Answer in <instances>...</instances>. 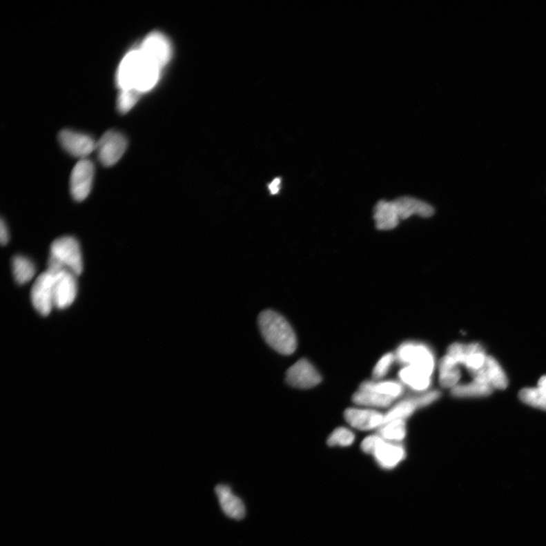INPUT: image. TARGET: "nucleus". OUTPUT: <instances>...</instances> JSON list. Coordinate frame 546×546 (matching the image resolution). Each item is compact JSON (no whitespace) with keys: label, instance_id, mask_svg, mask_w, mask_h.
Here are the masks:
<instances>
[{"label":"nucleus","instance_id":"nucleus-1","mask_svg":"<svg viewBox=\"0 0 546 546\" xmlns=\"http://www.w3.org/2000/svg\"><path fill=\"white\" fill-rule=\"evenodd\" d=\"M162 68L146 58L139 49L128 51L118 67L117 84L120 90H135L141 94L155 88Z\"/></svg>","mask_w":546,"mask_h":546},{"label":"nucleus","instance_id":"nucleus-2","mask_svg":"<svg viewBox=\"0 0 546 546\" xmlns=\"http://www.w3.org/2000/svg\"><path fill=\"white\" fill-rule=\"evenodd\" d=\"M261 335L271 348L282 355H291L297 349L298 340L293 328L281 314L266 310L259 315Z\"/></svg>","mask_w":546,"mask_h":546},{"label":"nucleus","instance_id":"nucleus-3","mask_svg":"<svg viewBox=\"0 0 546 546\" xmlns=\"http://www.w3.org/2000/svg\"><path fill=\"white\" fill-rule=\"evenodd\" d=\"M83 268L80 244L75 237H61L52 243L47 271L55 275L66 270L79 276L82 273Z\"/></svg>","mask_w":546,"mask_h":546},{"label":"nucleus","instance_id":"nucleus-4","mask_svg":"<svg viewBox=\"0 0 546 546\" xmlns=\"http://www.w3.org/2000/svg\"><path fill=\"white\" fill-rule=\"evenodd\" d=\"M396 361L402 367L413 366L430 375L436 369V357L431 348L425 343L407 341L398 346L395 352Z\"/></svg>","mask_w":546,"mask_h":546},{"label":"nucleus","instance_id":"nucleus-5","mask_svg":"<svg viewBox=\"0 0 546 546\" xmlns=\"http://www.w3.org/2000/svg\"><path fill=\"white\" fill-rule=\"evenodd\" d=\"M128 148L126 136L117 130H110L97 142L96 150L99 162L106 167L117 164Z\"/></svg>","mask_w":546,"mask_h":546},{"label":"nucleus","instance_id":"nucleus-6","mask_svg":"<svg viewBox=\"0 0 546 546\" xmlns=\"http://www.w3.org/2000/svg\"><path fill=\"white\" fill-rule=\"evenodd\" d=\"M138 49L146 58L162 69L171 59V43L164 34L159 32L146 36Z\"/></svg>","mask_w":546,"mask_h":546},{"label":"nucleus","instance_id":"nucleus-7","mask_svg":"<svg viewBox=\"0 0 546 546\" xmlns=\"http://www.w3.org/2000/svg\"><path fill=\"white\" fill-rule=\"evenodd\" d=\"M95 172L94 164L88 159H81L73 168L70 177V191L76 202H83L90 195Z\"/></svg>","mask_w":546,"mask_h":546},{"label":"nucleus","instance_id":"nucleus-8","mask_svg":"<svg viewBox=\"0 0 546 546\" xmlns=\"http://www.w3.org/2000/svg\"><path fill=\"white\" fill-rule=\"evenodd\" d=\"M53 275L46 271L37 277L35 280L30 298L35 310L42 315L48 316L55 306V293H53Z\"/></svg>","mask_w":546,"mask_h":546},{"label":"nucleus","instance_id":"nucleus-9","mask_svg":"<svg viewBox=\"0 0 546 546\" xmlns=\"http://www.w3.org/2000/svg\"><path fill=\"white\" fill-rule=\"evenodd\" d=\"M322 381V376L309 360L302 358L288 369L286 382L289 386L301 389L317 387Z\"/></svg>","mask_w":546,"mask_h":546},{"label":"nucleus","instance_id":"nucleus-10","mask_svg":"<svg viewBox=\"0 0 546 546\" xmlns=\"http://www.w3.org/2000/svg\"><path fill=\"white\" fill-rule=\"evenodd\" d=\"M58 140L63 148L73 157L86 159L96 150L97 142L91 136L70 129L61 130Z\"/></svg>","mask_w":546,"mask_h":546},{"label":"nucleus","instance_id":"nucleus-11","mask_svg":"<svg viewBox=\"0 0 546 546\" xmlns=\"http://www.w3.org/2000/svg\"><path fill=\"white\" fill-rule=\"evenodd\" d=\"M53 293L55 306L58 309H65L72 305L78 293L77 275L70 271L64 270L53 275Z\"/></svg>","mask_w":546,"mask_h":546},{"label":"nucleus","instance_id":"nucleus-12","mask_svg":"<svg viewBox=\"0 0 546 546\" xmlns=\"http://www.w3.org/2000/svg\"><path fill=\"white\" fill-rule=\"evenodd\" d=\"M344 419L352 427L369 431L379 429L384 422V414L371 409L351 407L344 412Z\"/></svg>","mask_w":546,"mask_h":546},{"label":"nucleus","instance_id":"nucleus-13","mask_svg":"<svg viewBox=\"0 0 546 546\" xmlns=\"http://www.w3.org/2000/svg\"><path fill=\"white\" fill-rule=\"evenodd\" d=\"M471 374L474 380L487 383L494 389H505L509 384L503 369L491 356L487 357L485 364L479 371Z\"/></svg>","mask_w":546,"mask_h":546},{"label":"nucleus","instance_id":"nucleus-14","mask_svg":"<svg viewBox=\"0 0 546 546\" xmlns=\"http://www.w3.org/2000/svg\"><path fill=\"white\" fill-rule=\"evenodd\" d=\"M392 202L395 204L400 220L409 219L415 215L420 217L429 218L433 217L435 213L431 205L416 198L402 197Z\"/></svg>","mask_w":546,"mask_h":546},{"label":"nucleus","instance_id":"nucleus-15","mask_svg":"<svg viewBox=\"0 0 546 546\" xmlns=\"http://www.w3.org/2000/svg\"><path fill=\"white\" fill-rule=\"evenodd\" d=\"M398 378L404 386L418 393L429 391L431 387L433 376L413 366L402 367Z\"/></svg>","mask_w":546,"mask_h":546},{"label":"nucleus","instance_id":"nucleus-16","mask_svg":"<svg viewBox=\"0 0 546 546\" xmlns=\"http://www.w3.org/2000/svg\"><path fill=\"white\" fill-rule=\"evenodd\" d=\"M222 509L228 517L242 520L245 517L246 510L242 500L233 494L232 489L224 484L215 488Z\"/></svg>","mask_w":546,"mask_h":546},{"label":"nucleus","instance_id":"nucleus-17","mask_svg":"<svg viewBox=\"0 0 546 546\" xmlns=\"http://www.w3.org/2000/svg\"><path fill=\"white\" fill-rule=\"evenodd\" d=\"M378 463L383 468H394L404 459L405 449L401 443H394L384 440L373 453Z\"/></svg>","mask_w":546,"mask_h":546},{"label":"nucleus","instance_id":"nucleus-18","mask_svg":"<svg viewBox=\"0 0 546 546\" xmlns=\"http://www.w3.org/2000/svg\"><path fill=\"white\" fill-rule=\"evenodd\" d=\"M373 219L376 228L382 231L394 229L401 221L393 202L384 201V199L376 205Z\"/></svg>","mask_w":546,"mask_h":546},{"label":"nucleus","instance_id":"nucleus-19","mask_svg":"<svg viewBox=\"0 0 546 546\" xmlns=\"http://www.w3.org/2000/svg\"><path fill=\"white\" fill-rule=\"evenodd\" d=\"M359 389L374 391L395 401L404 394V386L396 380H370L361 383Z\"/></svg>","mask_w":546,"mask_h":546},{"label":"nucleus","instance_id":"nucleus-20","mask_svg":"<svg viewBox=\"0 0 546 546\" xmlns=\"http://www.w3.org/2000/svg\"><path fill=\"white\" fill-rule=\"evenodd\" d=\"M440 383L441 387L446 389H453L458 384L461 373L458 364L455 360L446 355L440 361Z\"/></svg>","mask_w":546,"mask_h":546},{"label":"nucleus","instance_id":"nucleus-21","mask_svg":"<svg viewBox=\"0 0 546 546\" xmlns=\"http://www.w3.org/2000/svg\"><path fill=\"white\" fill-rule=\"evenodd\" d=\"M353 402L367 409H384L394 402L391 398L376 393L374 391L359 389L352 397Z\"/></svg>","mask_w":546,"mask_h":546},{"label":"nucleus","instance_id":"nucleus-22","mask_svg":"<svg viewBox=\"0 0 546 546\" xmlns=\"http://www.w3.org/2000/svg\"><path fill=\"white\" fill-rule=\"evenodd\" d=\"M12 265L14 278L18 284H26L34 278L36 273L35 265L28 257L21 255L14 256Z\"/></svg>","mask_w":546,"mask_h":546},{"label":"nucleus","instance_id":"nucleus-23","mask_svg":"<svg viewBox=\"0 0 546 546\" xmlns=\"http://www.w3.org/2000/svg\"><path fill=\"white\" fill-rule=\"evenodd\" d=\"M494 388L490 384L474 380L471 383L458 384L451 389L453 396L457 398L485 397L489 396Z\"/></svg>","mask_w":546,"mask_h":546},{"label":"nucleus","instance_id":"nucleus-24","mask_svg":"<svg viewBox=\"0 0 546 546\" xmlns=\"http://www.w3.org/2000/svg\"><path fill=\"white\" fill-rule=\"evenodd\" d=\"M384 441L401 443L407 435L406 420H392L384 424L379 429L378 433Z\"/></svg>","mask_w":546,"mask_h":546},{"label":"nucleus","instance_id":"nucleus-25","mask_svg":"<svg viewBox=\"0 0 546 546\" xmlns=\"http://www.w3.org/2000/svg\"><path fill=\"white\" fill-rule=\"evenodd\" d=\"M418 409H420V407L415 402L413 398L412 397L407 398L391 407L389 411L384 413V424L392 420H406V419L412 416L413 413Z\"/></svg>","mask_w":546,"mask_h":546},{"label":"nucleus","instance_id":"nucleus-26","mask_svg":"<svg viewBox=\"0 0 546 546\" xmlns=\"http://www.w3.org/2000/svg\"><path fill=\"white\" fill-rule=\"evenodd\" d=\"M482 349V346L478 343L468 344L454 343L449 346L447 355L455 360L458 364L465 365L469 355Z\"/></svg>","mask_w":546,"mask_h":546},{"label":"nucleus","instance_id":"nucleus-27","mask_svg":"<svg viewBox=\"0 0 546 546\" xmlns=\"http://www.w3.org/2000/svg\"><path fill=\"white\" fill-rule=\"evenodd\" d=\"M519 398L527 404L546 411V392L540 387L522 389Z\"/></svg>","mask_w":546,"mask_h":546},{"label":"nucleus","instance_id":"nucleus-28","mask_svg":"<svg viewBox=\"0 0 546 546\" xmlns=\"http://www.w3.org/2000/svg\"><path fill=\"white\" fill-rule=\"evenodd\" d=\"M140 92L135 90H122L117 98V107L121 114H126L139 101Z\"/></svg>","mask_w":546,"mask_h":546},{"label":"nucleus","instance_id":"nucleus-29","mask_svg":"<svg viewBox=\"0 0 546 546\" xmlns=\"http://www.w3.org/2000/svg\"><path fill=\"white\" fill-rule=\"evenodd\" d=\"M355 440V435L351 430L345 427H338L329 436L327 444L329 446L348 447Z\"/></svg>","mask_w":546,"mask_h":546},{"label":"nucleus","instance_id":"nucleus-30","mask_svg":"<svg viewBox=\"0 0 546 546\" xmlns=\"http://www.w3.org/2000/svg\"><path fill=\"white\" fill-rule=\"evenodd\" d=\"M395 353L388 352L379 360L373 370L374 380H381L391 370L392 365L396 362Z\"/></svg>","mask_w":546,"mask_h":546},{"label":"nucleus","instance_id":"nucleus-31","mask_svg":"<svg viewBox=\"0 0 546 546\" xmlns=\"http://www.w3.org/2000/svg\"><path fill=\"white\" fill-rule=\"evenodd\" d=\"M487 357L484 349L476 351L468 356L465 366L471 373L478 371L485 364Z\"/></svg>","mask_w":546,"mask_h":546},{"label":"nucleus","instance_id":"nucleus-32","mask_svg":"<svg viewBox=\"0 0 546 546\" xmlns=\"http://www.w3.org/2000/svg\"><path fill=\"white\" fill-rule=\"evenodd\" d=\"M440 396L441 392L440 391L429 390L427 391L422 392V393H418V395L413 396L412 398H413L415 402L417 403L420 409H421V407H425L433 404L438 398H440Z\"/></svg>","mask_w":546,"mask_h":546},{"label":"nucleus","instance_id":"nucleus-33","mask_svg":"<svg viewBox=\"0 0 546 546\" xmlns=\"http://www.w3.org/2000/svg\"><path fill=\"white\" fill-rule=\"evenodd\" d=\"M383 440V438L378 434L367 436L361 443V449L369 455H373L374 451L378 445Z\"/></svg>","mask_w":546,"mask_h":546},{"label":"nucleus","instance_id":"nucleus-34","mask_svg":"<svg viewBox=\"0 0 546 546\" xmlns=\"http://www.w3.org/2000/svg\"><path fill=\"white\" fill-rule=\"evenodd\" d=\"M10 240L9 229H8L6 222L2 219L0 223V242L3 245L7 244Z\"/></svg>","mask_w":546,"mask_h":546},{"label":"nucleus","instance_id":"nucleus-35","mask_svg":"<svg viewBox=\"0 0 546 546\" xmlns=\"http://www.w3.org/2000/svg\"><path fill=\"white\" fill-rule=\"evenodd\" d=\"M281 186V179H275L270 184H269V190L271 191V195H277L279 193Z\"/></svg>","mask_w":546,"mask_h":546},{"label":"nucleus","instance_id":"nucleus-36","mask_svg":"<svg viewBox=\"0 0 546 546\" xmlns=\"http://www.w3.org/2000/svg\"><path fill=\"white\" fill-rule=\"evenodd\" d=\"M539 387L546 392V376H543V378L540 380Z\"/></svg>","mask_w":546,"mask_h":546}]
</instances>
